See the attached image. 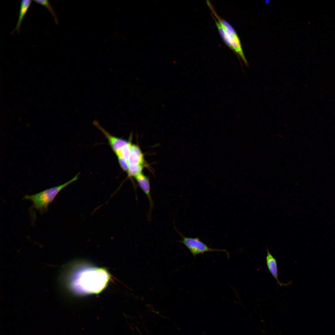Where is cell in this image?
<instances>
[{
  "mask_svg": "<svg viewBox=\"0 0 335 335\" xmlns=\"http://www.w3.org/2000/svg\"><path fill=\"white\" fill-rule=\"evenodd\" d=\"M31 0H22L20 5L18 19L16 26L12 33L13 34L15 31L17 30L19 33L20 31V27L23 20L32 2Z\"/></svg>",
  "mask_w": 335,
  "mask_h": 335,
  "instance_id": "9",
  "label": "cell"
},
{
  "mask_svg": "<svg viewBox=\"0 0 335 335\" xmlns=\"http://www.w3.org/2000/svg\"><path fill=\"white\" fill-rule=\"evenodd\" d=\"M59 277L61 285L81 294H97L106 287L110 275L104 268L86 267L75 271L62 270Z\"/></svg>",
  "mask_w": 335,
  "mask_h": 335,
  "instance_id": "1",
  "label": "cell"
},
{
  "mask_svg": "<svg viewBox=\"0 0 335 335\" xmlns=\"http://www.w3.org/2000/svg\"><path fill=\"white\" fill-rule=\"evenodd\" d=\"M144 162V155L140 148L136 145L132 144L128 160V166L143 164Z\"/></svg>",
  "mask_w": 335,
  "mask_h": 335,
  "instance_id": "8",
  "label": "cell"
},
{
  "mask_svg": "<svg viewBox=\"0 0 335 335\" xmlns=\"http://www.w3.org/2000/svg\"><path fill=\"white\" fill-rule=\"evenodd\" d=\"M116 156L117 158L119 164L121 168L123 171L127 173L129 168L128 161L120 155H117Z\"/></svg>",
  "mask_w": 335,
  "mask_h": 335,
  "instance_id": "13",
  "label": "cell"
},
{
  "mask_svg": "<svg viewBox=\"0 0 335 335\" xmlns=\"http://www.w3.org/2000/svg\"><path fill=\"white\" fill-rule=\"evenodd\" d=\"M144 166L143 164L132 165L129 166L127 173L129 177L135 178L142 173Z\"/></svg>",
  "mask_w": 335,
  "mask_h": 335,
  "instance_id": "11",
  "label": "cell"
},
{
  "mask_svg": "<svg viewBox=\"0 0 335 335\" xmlns=\"http://www.w3.org/2000/svg\"><path fill=\"white\" fill-rule=\"evenodd\" d=\"M78 175L79 174H78L68 181L60 185L49 188L35 194L25 195L23 199L31 200L33 203L32 208L42 213L47 210L49 205L58 193L65 187L76 181Z\"/></svg>",
  "mask_w": 335,
  "mask_h": 335,
  "instance_id": "3",
  "label": "cell"
},
{
  "mask_svg": "<svg viewBox=\"0 0 335 335\" xmlns=\"http://www.w3.org/2000/svg\"><path fill=\"white\" fill-rule=\"evenodd\" d=\"M266 249L267 255L266 257V264L269 271L276 280L278 285L281 287L283 286H287L291 284L292 281L286 284L282 283L279 281L278 278V270L276 260L270 252L267 247Z\"/></svg>",
  "mask_w": 335,
  "mask_h": 335,
  "instance_id": "6",
  "label": "cell"
},
{
  "mask_svg": "<svg viewBox=\"0 0 335 335\" xmlns=\"http://www.w3.org/2000/svg\"><path fill=\"white\" fill-rule=\"evenodd\" d=\"M139 185L147 197L150 203V211L154 206L153 201L150 194V185L149 178L142 173L135 177Z\"/></svg>",
  "mask_w": 335,
  "mask_h": 335,
  "instance_id": "7",
  "label": "cell"
},
{
  "mask_svg": "<svg viewBox=\"0 0 335 335\" xmlns=\"http://www.w3.org/2000/svg\"><path fill=\"white\" fill-rule=\"evenodd\" d=\"M208 6L217 20L213 16L217 27L224 41L230 49L241 57L246 65L248 66V63L244 55L240 39L234 30L228 23L218 15L211 3L209 4Z\"/></svg>",
  "mask_w": 335,
  "mask_h": 335,
  "instance_id": "2",
  "label": "cell"
},
{
  "mask_svg": "<svg viewBox=\"0 0 335 335\" xmlns=\"http://www.w3.org/2000/svg\"><path fill=\"white\" fill-rule=\"evenodd\" d=\"M132 145L131 142L129 141L127 144L123 146L121 149L114 152L116 155H120L128 161Z\"/></svg>",
  "mask_w": 335,
  "mask_h": 335,
  "instance_id": "10",
  "label": "cell"
},
{
  "mask_svg": "<svg viewBox=\"0 0 335 335\" xmlns=\"http://www.w3.org/2000/svg\"><path fill=\"white\" fill-rule=\"evenodd\" d=\"M182 238V240L179 242L183 244L189 250L194 258L198 254L206 252H226L228 257V252L225 249L212 248L201 241L199 237H188L183 236L178 232Z\"/></svg>",
  "mask_w": 335,
  "mask_h": 335,
  "instance_id": "4",
  "label": "cell"
},
{
  "mask_svg": "<svg viewBox=\"0 0 335 335\" xmlns=\"http://www.w3.org/2000/svg\"><path fill=\"white\" fill-rule=\"evenodd\" d=\"M93 124L104 135L114 151L121 149L128 143L129 141L117 137L109 133L99 124L96 120L93 122Z\"/></svg>",
  "mask_w": 335,
  "mask_h": 335,
  "instance_id": "5",
  "label": "cell"
},
{
  "mask_svg": "<svg viewBox=\"0 0 335 335\" xmlns=\"http://www.w3.org/2000/svg\"><path fill=\"white\" fill-rule=\"evenodd\" d=\"M34 2L41 4L45 7L50 12L54 18L56 23L58 24V21L57 19L56 16L55 12L53 8L49 2L48 0H34Z\"/></svg>",
  "mask_w": 335,
  "mask_h": 335,
  "instance_id": "12",
  "label": "cell"
}]
</instances>
